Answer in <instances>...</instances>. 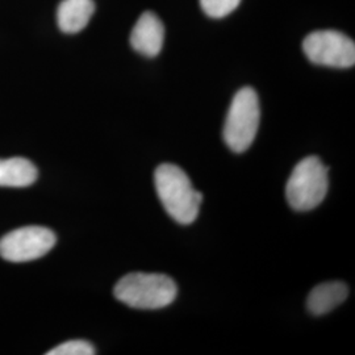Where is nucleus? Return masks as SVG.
<instances>
[{"mask_svg":"<svg viewBox=\"0 0 355 355\" xmlns=\"http://www.w3.org/2000/svg\"><path fill=\"white\" fill-rule=\"evenodd\" d=\"M329 189L328 167L318 157H306L292 170L286 199L293 211H312L324 202Z\"/></svg>","mask_w":355,"mask_h":355,"instance_id":"obj_3","label":"nucleus"},{"mask_svg":"<svg viewBox=\"0 0 355 355\" xmlns=\"http://www.w3.org/2000/svg\"><path fill=\"white\" fill-rule=\"evenodd\" d=\"M37 168L26 158L0 159V187L21 189L36 182Z\"/></svg>","mask_w":355,"mask_h":355,"instance_id":"obj_10","label":"nucleus"},{"mask_svg":"<svg viewBox=\"0 0 355 355\" xmlns=\"http://www.w3.org/2000/svg\"><path fill=\"white\" fill-rule=\"evenodd\" d=\"M165 26L155 13H142L130 35V45L145 57H157L164 46Z\"/></svg>","mask_w":355,"mask_h":355,"instance_id":"obj_7","label":"nucleus"},{"mask_svg":"<svg viewBox=\"0 0 355 355\" xmlns=\"http://www.w3.org/2000/svg\"><path fill=\"white\" fill-rule=\"evenodd\" d=\"M114 297L136 309H161L177 299V283L164 274L132 272L116 283Z\"/></svg>","mask_w":355,"mask_h":355,"instance_id":"obj_2","label":"nucleus"},{"mask_svg":"<svg viewBox=\"0 0 355 355\" xmlns=\"http://www.w3.org/2000/svg\"><path fill=\"white\" fill-rule=\"evenodd\" d=\"M96 354L95 347L85 340H71L61 343L49 350L46 355H94Z\"/></svg>","mask_w":355,"mask_h":355,"instance_id":"obj_12","label":"nucleus"},{"mask_svg":"<svg viewBox=\"0 0 355 355\" xmlns=\"http://www.w3.org/2000/svg\"><path fill=\"white\" fill-rule=\"evenodd\" d=\"M349 296V288L343 282H327L316 286L308 296L306 306L313 316H322L343 304Z\"/></svg>","mask_w":355,"mask_h":355,"instance_id":"obj_9","label":"nucleus"},{"mask_svg":"<svg viewBox=\"0 0 355 355\" xmlns=\"http://www.w3.org/2000/svg\"><path fill=\"white\" fill-rule=\"evenodd\" d=\"M57 242L54 232L31 225L7 233L0 240V257L13 263L31 262L49 253Z\"/></svg>","mask_w":355,"mask_h":355,"instance_id":"obj_6","label":"nucleus"},{"mask_svg":"<svg viewBox=\"0 0 355 355\" xmlns=\"http://www.w3.org/2000/svg\"><path fill=\"white\" fill-rule=\"evenodd\" d=\"M241 0H200L204 13L212 19H223L233 12Z\"/></svg>","mask_w":355,"mask_h":355,"instance_id":"obj_11","label":"nucleus"},{"mask_svg":"<svg viewBox=\"0 0 355 355\" xmlns=\"http://www.w3.org/2000/svg\"><path fill=\"white\" fill-rule=\"evenodd\" d=\"M259 120L258 95L252 87H243L230 103L223 130L224 141L232 152H246L252 146L258 133Z\"/></svg>","mask_w":355,"mask_h":355,"instance_id":"obj_4","label":"nucleus"},{"mask_svg":"<svg viewBox=\"0 0 355 355\" xmlns=\"http://www.w3.org/2000/svg\"><path fill=\"white\" fill-rule=\"evenodd\" d=\"M303 51L312 64L349 69L355 64V44L337 31H315L303 41Z\"/></svg>","mask_w":355,"mask_h":355,"instance_id":"obj_5","label":"nucleus"},{"mask_svg":"<svg viewBox=\"0 0 355 355\" xmlns=\"http://www.w3.org/2000/svg\"><path fill=\"white\" fill-rule=\"evenodd\" d=\"M157 195L167 215L178 224H192L199 215L203 195L195 190L189 175L175 165L164 164L154 171Z\"/></svg>","mask_w":355,"mask_h":355,"instance_id":"obj_1","label":"nucleus"},{"mask_svg":"<svg viewBox=\"0 0 355 355\" xmlns=\"http://www.w3.org/2000/svg\"><path fill=\"white\" fill-rule=\"evenodd\" d=\"M94 12V0H62L57 10V23L64 33L74 35L89 26Z\"/></svg>","mask_w":355,"mask_h":355,"instance_id":"obj_8","label":"nucleus"}]
</instances>
